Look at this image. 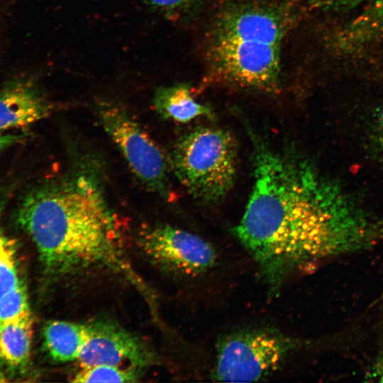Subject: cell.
<instances>
[{
	"mask_svg": "<svg viewBox=\"0 0 383 383\" xmlns=\"http://www.w3.org/2000/svg\"><path fill=\"white\" fill-rule=\"evenodd\" d=\"M254 185L235 235L272 291L292 273L350 247L338 239L323 193L292 149L251 133Z\"/></svg>",
	"mask_w": 383,
	"mask_h": 383,
	"instance_id": "obj_1",
	"label": "cell"
},
{
	"mask_svg": "<svg viewBox=\"0 0 383 383\" xmlns=\"http://www.w3.org/2000/svg\"><path fill=\"white\" fill-rule=\"evenodd\" d=\"M16 218L49 276L68 277L101 268L129 271L117 222L91 171L35 186L22 197Z\"/></svg>",
	"mask_w": 383,
	"mask_h": 383,
	"instance_id": "obj_2",
	"label": "cell"
},
{
	"mask_svg": "<svg viewBox=\"0 0 383 383\" xmlns=\"http://www.w3.org/2000/svg\"><path fill=\"white\" fill-rule=\"evenodd\" d=\"M293 21L292 11L281 4L251 1L224 9L209 35L213 76L242 88L276 91L282 46Z\"/></svg>",
	"mask_w": 383,
	"mask_h": 383,
	"instance_id": "obj_3",
	"label": "cell"
},
{
	"mask_svg": "<svg viewBox=\"0 0 383 383\" xmlns=\"http://www.w3.org/2000/svg\"><path fill=\"white\" fill-rule=\"evenodd\" d=\"M170 162L192 196L202 201H218L235 182V140L225 130L198 127L179 139Z\"/></svg>",
	"mask_w": 383,
	"mask_h": 383,
	"instance_id": "obj_4",
	"label": "cell"
},
{
	"mask_svg": "<svg viewBox=\"0 0 383 383\" xmlns=\"http://www.w3.org/2000/svg\"><path fill=\"white\" fill-rule=\"evenodd\" d=\"M276 331L256 328L235 332L217 345L213 377L220 382H256L278 369L299 345Z\"/></svg>",
	"mask_w": 383,
	"mask_h": 383,
	"instance_id": "obj_5",
	"label": "cell"
},
{
	"mask_svg": "<svg viewBox=\"0 0 383 383\" xmlns=\"http://www.w3.org/2000/svg\"><path fill=\"white\" fill-rule=\"evenodd\" d=\"M98 111L103 128L134 174L150 190L166 196L167 160L160 148L122 108L104 103Z\"/></svg>",
	"mask_w": 383,
	"mask_h": 383,
	"instance_id": "obj_6",
	"label": "cell"
},
{
	"mask_svg": "<svg viewBox=\"0 0 383 383\" xmlns=\"http://www.w3.org/2000/svg\"><path fill=\"white\" fill-rule=\"evenodd\" d=\"M140 245L145 255L170 272L196 276L216 264L218 254L207 241L189 231L167 224L145 230Z\"/></svg>",
	"mask_w": 383,
	"mask_h": 383,
	"instance_id": "obj_7",
	"label": "cell"
},
{
	"mask_svg": "<svg viewBox=\"0 0 383 383\" xmlns=\"http://www.w3.org/2000/svg\"><path fill=\"white\" fill-rule=\"evenodd\" d=\"M89 327V337L77 360L81 368L107 365L140 369L152 361L145 345L121 327L107 323Z\"/></svg>",
	"mask_w": 383,
	"mask_h": 383,
	"instance_id": "obj_8",
	"label": "cell"
},
{
	"mask_svg": "<svg viewBox=\"0 0 383 383\" xmlns=\"http://www.w3.org/2000/svg\"><path fill=\"white\" fill-rule=\"evenodd\" d=\"M50 111L48 100L30 79H14L0 89V132L27 128Z\"/></svg>",
	"mask_w": 383,
	"mask_h": 383,
	"instance_id": "obj_9",
	"label": "cell"
},
{
	"mask_svg": "<svg viewBox=\"0 0 383 383\" xmlns=\"http://www.w3.org/2000/svg\"><path fill=\"white\" fill-rule=\"evenodd\" d=\"M89 325L52 321L43 330L45 348L52 359L58 362L77 360L89 335Z\"/></svg>",
	"mask_w": 383,
	"mask_h": 383,
	"instance_id": "obj_10",
	"label": "cell"
},
{
	"mask_svg": "<svg viewBox=\"0 0 383 383\" xmlns=\"http://www.w3.org/2000/svg\"><path fill=\"white\" fill-rule=\"evenodd\" d=\"M152 104L160 116L179 123L211 115V109L197 102L192 96L189 87L184 84L158 88L154 94Z\"/></svg>",
	"mask_w": 383,
	"mask_h": 383,
	"instance_id": "obj_11",
	"label": "cell"
},
{
	"mask_svg": "<svg viewBox=\"0 0 383 383\" xmlns=\"http://www.w3.org/2000/svg\"><path fill=\"white\" fill-rule=\"evenodd\" d=\"M32 336V318L0 323V360L13 367L24 366L30 357Z\"/></svg>",
	"mask_w": 383,
	"mask_h": 383,
	"instance_id": "obj_12",
	"label": "cell"
},
{
	"mask_svg": "<svg viewBox=\"0 0 383 383\" xmlns=\"http://www.w3.org/2000/svg\"><path fill=\"white\" fill-rule=\"evenodd\" d=\"M11 195L9 186L0 187V299L22 282L17 260L16 245L5 231L3 215Z\"/></svg>",
	"mask_w": 383,
	"mask_h": 383,
	"instance_id": "obj_13",
	"label": "cell"
},
{
	"mask_svg": "<svg viewBox=\"0 0 383 383\" xmlns=\"http://www.w3.org/2000/svg\"><path fill=\"white\" fill-rule=\"evenodd\" d=\"M383 35V0H372L368 7L345 28L339 43L349 48Z\"/></svg>",
	"mask_w": 383,
	"mask_h": 383,
	"instance_id": "obj_14",
	"label": "cell"
},
{
	"mask_svg": "<svg viewBox=\"0 0 383 383\" xmlns=\"http://www.w3.org/2000/svg\"><path fill=\"white\" fill-rule=\"evenodd\" d=\"M138 368L98 365L82 367L71 380L73 382H134L139 377Z\"/></svg>",
	"mask_w": 383,
	"mask_h": 383,
	"instance_id": "obj_15",
	"label": "cell"
},
{
	"mask_svg": "<svg viewBox=\"0 0 383 383\" xmlns=\"http://www.w3.org/2000/svg\"><path fill=\"white\" fill-rule=\"evenodd\" d=\"M30 318L27 292L22 282L0 299V323L17 322Z\"/></svg>",
	"mask_w": 383,
	"mask_h": 383,
	"instance_id": "obj_16",
	"label": "cell"
},
{
	"mask_svg": "<svg viewBox=\"0 0 383 383\" xmlns=\"http://www.w3.org/2000/svg\"><path fill=\"white\" fill-rule=\"evenodd\" d=\"M150 7L167 18L185 13L199 0H143Z\"/></svg>",
	"mask_w": 383,
	"mask_h": 383,
	"instance_id": "obj_17",
	"label": "cell"
},
{
	"mask_svg": "<svg viewBox=\"0 0 383 383\" xmlns=\"http://www.w3.org/2000/svg\"><path fill=\"white\" fill-rule=\"evenodd\" d=\"M309 4L323 9H336L355 5L366 0H305Z\"/></svg>",
	"mask_w": 383,
	"mask_h": 383,
	"instance_id": "obj_18",
	"label": "cell"
},
{
	"mask_svg": "<svg viewBox=\"0 0 383 383\" xmlns=\"http://www.w3.org/2000/svg\"><path fill=\"white\" fill-rule=\"evenodd\" d=\"M26 134L2 133L0 132V153L8 148L19 143L25 139Z\"/></svg>",
	"mask_w": 383,
	"mask_h": 383,
	"instance_id": "obj_19",
	"label": "cell"
},
{
	"mask_svg": "<svg viewBox=\"0 0 383 383\" xmlns=\"http://www.w3.org/2000/svg\"><path fill=\"white\" fill-rule=\"evenodd\" d=\"M371 377L377 381L383 382V360L378 362L371 371Z\"/></svg>",
	"mask_w": 383,
	"mask_h": 383,
	"instance_id": "obj_20",
	"label": "cell"
},
{
	"mask_svg": "<svg viewBox=\"0 0 383 383\" xmlns=\"http://www.w3.org/2000/svg\"><path fill=\"white\" fill-rule=\"evenodd\" d=\"M6 381L7 379H6V377L0 372V382Z\"/></svg>",
	"mask_w": 383,
	"mask_h": 383,
	"instance_id": "obj_21",
	"label": "cell"
},
{
	"mask_svg": "<svg viewBox=\"0 0 383 383\" xmlns=\"http://www.w3.org/2000/svg\"><path fill=\"white\" fill-rule=\"evenodd\" d=\"M380 123L382 126L383 127V111L380 113Z\"/></svg>",
	"mask_w": 383,
	"mask_h": 383,
	"instance_id": "obj_22",
	"label": "cell"
}]
</instances>
